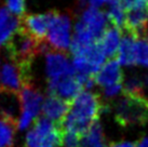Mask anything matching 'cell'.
Returning <instances> with one entry per match:
<instances>
[{
  "label": "cell",
  "mask_w": 148,
  "mask_h": 147,
  "mask_svg": "<svg viewBox=\"0 0 148 147\" xmlns=\"http://www.w3.org/2000/svg\"><path fill=\"white\" fill-rule=\"evenodd\" d=\"M108 109L101 95L91 91H82L73 102L63 127L66 132L82 136L94 122L99 121L101 115Z\"/></svg>",
  "instance_id": "obj_1"
},
{
  "label": "cell",
  "mask_w": 148,
  "mask_h": 147,
  "mask_svg": "<svg viewBox=\"0 0 148 147\" xmlns=\"http://www.w3.org/2000/svg\"><path fill=\"white\" fill-rule=\"evenodd\" d=\"M49 48L47 42L37 41L21 26L4 47L9 61L18 66L33 65L35 58Z\"/></svg>",
  "instance_id": "obj_2"
},
{
  "label": "cell",
  "mask_w": 148,
  "mask_h": 147,
  "mask_svg": "<svg viewBox=\"0 0 148 147\" xmlns=\"http://www.w3.org/2000/svg\"><path fill=\"white\" fill-rule=\"evenodd\" d=\"M115 119L124 129L148 123V100L146 96L123 94V98L115 105Z\"/></svg>",
  "instance_id": "obj_3"
},
{
  "label": "cell",
  "mask_w": 148,
  "mask_h": 147,
  "mask_svg": "<svg viewBox=\"0 0 148 147\" xmlns=\"http://www.w3.org/2000/svg\"><path fill=\"white\" fill-rule=\"evenodd\" d=\"M65 129L61 123L38 117L26 135V147H61L64 145Z\"/></svg>",
  "instance_id": "obj_4"
},
{
  "label": "cell",
  "mask_w": 148,
  "mask_h": 147,
  "mask_svg": "<svg viewBox=\"0 0 148 147\" xmlns=\"http://www.w3.org/2000/svg\"><path fill=\"white\" fill-rule=\"evenodd\" d=\"M48 45L52 50L66 53L70 50L71 36V19L68 14H63L58 11L49 12V30Z\"/></svg>",
  "instance_id": "obj_5"
},
{
  "label": "cell",
  "mask_w": 148,
  "mask_h": 147,
  "mask_svg": "<svg viewBox=\"0 0 148 147\" xmlns=\"http://www.w3.org/2000/svg\"><path fill=\"white\" fill-rule=\"evenodd\" d=\"M20 95L22 100V115L17 123V129L25 130L38 118V114L42 108L43 98L34 84L23 87L20 91Z\"/></svg>",
  "instance_id": "obj_6"
},
{
  "label": "cell",
  "mask_w": 148,
  "mask_h": 147,
  "mask_svg": "<svg viewBox=\"0 0 148 147\" xmlns=\"http://www.w3.org/2000/svg\"><path fill=\"white\" fill-rule=\"evenodd\" d=\"M48 89L49 94H53L71 103L82 91H84V87L77 74H75L71 76L48 80Z\"/></svg>",
  "instance_id": "obj_7"
},
{
  "label": "cell",
  "mask_w": 148,
  "mask_h": 147,
  "mask_svg": "<svg viewBox=\"0 0 148 147\" xmlns=\"http://www.w3.org/2000/svg\"><path fill=\"white\" fill-rule=\"evenodd\" d=\"M45 74L48 80L58 79V78L66 77L75 75V68L73 63H70L67 54L63 52H58L51 48L45 52Z\"/></svg>",
  "instance_id": "obj_8"
},
{
  "label": "cell",
  "mask_w": 148,
  "mask_h": 147,
  "mask_svg": "<svg viewBox=\"0 0 148 147\" xmlns=\"http://www.w3.org/2000/svg\"><path fill=\"white\" fill-rule=\"evenodd\" d=\"M21 115L22 100L20 92L0 87V118L17 124Z\"/></svg>",
  "instance_id": "obj_9"
},
{
  "label": "cell",
  "mask_w": 148,
  "mask_h": 147,
  "mask_svg": "<svg viewBox=\"0 0 148 147\" xmlns=\"http://www.w3.org/2000/svg\"><path fill=\"white\" fill-rule=\"evenodd\" d=\"M79 22L84 26V28L94 37L97 41L102 38L108 26L107 14L101 11L99 9L88 8L82 12Z\"/></svg>",
  "instance_id": "obj_10"
},
{
  "label": "cell",
  "mask_w": 148,
  "mask_h": 147,
  "mask_svg": "<svg viewBox=\"0 0 148 147\" xmlns=\"http://www.w3.org/2000/svg\"><path fill=\"white\" fill-rule=\"evenodd\" d=\"M21 27L39 42H45L49 30V12L21 17Z\"/></svg>",
  "instance_id": "obj_11"
},
{
  "label": "cell",
  "mask_w": 148,
  "mask_h": 147,
  "mask_svg": "<svg viewBox=\"0 0 148 147\" xmlns=\"http://www.w3.org/2000/svg\"><path fill=\"white\" fill-rule=\"evenodd\" d=\"M123 71L120 67L119 62L114 58L108 60L94 75L95 84L103 88L123 83Z\"/></svg>",
  "instance_id": "obj_12"
},
{
  "label": "cell",
  "mask_w": 148,
  "mask_h": 147,
  "mask_svg": "<svg viewBox=\"0 0 148 147\" xmlns=\"http://www.w3.org/2000/svg\"><path fill=\"white\" fill-rule=\"evenodd\" d=\"M69 108V102L58 98L53 94H49L43 101L41 111L43 114V117L52 120L53 122L63 124V121L68 114Z\"/></svg>",
  "instance_id": "obj_13"
},
{
  "label": "cell",
  "mask_w": 148,
  "mask_h": 147,
  "mask_svg": "<svg viewBox=\"0 0 148 147\" xmlns=\"http://www.w3.org/2000/svg\"><path fill=\"white\" fill-rule=\"evenodd\" d=\"M148 23V7L127 10L124 30L135 38H140Z\"/></svg>",
  "instance_id": "obj_14"
},
{
  "label": "cell",
  "mask_w": 148,
  "mask_h": 147,
  "mask_svg": "<svg viewBox=\"0 0 148 147\" xmlns=\"http://www.w3.org/2000/svg\"><path fill=\"white\" fill-rule=\"evenodd\" d=\"M21 26V19L4 7H0V49L11 40Z\"/></svg>",
  "instance_id": "obj_15"
},
{
  "label": "cell",
  "mask_w": 148,
  "mask_h": 147,
  "mask_svg": "<svg viewBox=\"0 0 148 147\" xmlns=\"http://www.w3.org/2000/svg\"><path fill=\"white\" fill-rule=\"evenodd\" d=\"M0 87L11 91H21L23 88V77L20 67L13 62H7L2 65L0 74Z\"/></svg>",
  "instance_id": "obj_16"
},
{
  "label": "cell",
  "mask_w": 148,
  "mask_h": 147,
  "mask_svg": "<svg viewBox=\"0 0 148 147\" xmlns=\"http://www.w3.org/2000/svg\"><path fill=\"white\" fill-rule=\"evenodd\" d=\"M122 39L121 29L117 28L115 26H109L104 33L102 38L99 39V45L103 49L104 53L106 54L107 58H114L117 57L118 50Z\"/></svg>",
  "instance_id": "obj_17"
},
{
  "label": "cell",
  "mask_w": 148,
  "mask_h": 147,
  "mask_svg": "<svg viewBox=\"0 0 148 147\" xmlns=\"http://www.w3.org/2000/svg\"><path fill=\"white\" fill-rule=\"evenodd\" d=\"M79 147H108L99 121L93 123L89 130L80 137Z\"/></svg>",
  "instance_id": "obj_18"
},
{
  "label": "cell",
  "mask_w": 148,
  "mask_h": 147,
  "mask_svg": "<svg viewBox=\"0 0 148 147\" xmlns=\"http://www.w3.org/2000/svg\"><path fill=\"white\" fill-rule=\"evenodd\" d=\"M136 39L137 38L127 32L122 35L121 43L117 54V61L119 62V64L123 66L134 65V45Z\"/></svg>",
  "instance_id": "obj_19"
},
{
  "label": "cell",
  "mask_w": 148,
  "mask_h": 147,
  "mask_svg": "<svg viewBox=\"0 0 148 147\" xmlns=\"http://www.w3.org/2000/svg\"><path fill=\"white\" fill-rule=\"evenodd\" d=\"M107 17L112 26L117 28H124L125 17H127V9L123 5L121 0H110L108 3Z\"/></svg>",
  "instance_id": "obj_20"
},
{
  "label": "cell",
  "mask_w": 148,
  "mask_h": 147,
  "mask_svg": "<svg viewBox=\"0 0 148 147\" xmlns=\"http://www.w3.org/2000/svg\"><path fill=\"white\" fill-rule=\"evenodd\" d=\"M17 124L0 118V147H13Z\"/></svg>",
  "instance_id": "obj_21"
},
{
  "label": "cell",
  "mask_w": 148,
  "mask_h": 147,
  "mask_svg": "<svg viewBox=\"0 0 148 147\" xmlns=\"http://www.w3.org/2000/svg\"><path fill=\"white\" fill-rule=\"evenodd\" d=\"M134 65L148 67V41L137 38L134 45Z\"/></svg>",
  "instance_id": "obj_22"
},
{
  "label": "cell",
  "mask_w": 148,
  "mask_h": 147,
  "mask_svg": "<svg viewBox=\"0 0 148 147\" xmlns=\"http://www.w3.org/2000/svg\"><path fill=\"white\" fill-rule=\"evenodd\" d=\"M123 94L127 95H138V96H145L144 95V84L142 78L132 76L123 83Z\"/></svg>",
  "instance_id": "obj_23"
},
{
  "label": "cell",
  "mask_w": 148,
  "mask_h": 147,
  "mask_svg": "<svg viewBox=\"0 0 148 147\" xmlns=\"http://www.w3.org/2000/svg\"><path fill=\"white\" fill-rule=\"evenodd\" d=\"M7 9L20 19L25 15V0H4Z\"/></svg>",
  "instance_id": "obj_24"
},
{
  "label": "cell",
  "mask_w": 148,
  "mask_h": 147,
  "mask_svg": "<svg viewBox=\"0 0 148 147\" xmlns=\"http://www.w3.org/2000/svg\"><path fill=\"white\" fill-rule=\"evenodd\" d=\"M121 91L123 92V83L107 87V88H103L102 94H103L104 98H115V96H117V95H118Z\"/></svg>",
  "instance_id": "obj_25"
},
{
  "label": "cell",
  "mask_w": 148,
  "mask_h": 147,
  "mask_svg": "<svg viewBox=\"0 0 148 147\" xmlns=\"http://www.w3.org/2000/svg\"><path fill=\"white\" fill-rule=\"evenodd\" d=\"M80 137L79 135L71 133V132H66L64 136V145L65 147H79L80 145Z\"/></svg>",
  "instance_id": "obj_26"
},
{
  "label": "cell",
  "mask_w": 148,
  "mask_h": 147,
  "mask_svg": "<svg viewBox=\"0 0 148 147\" xmlns=\"http://www.w3.org/2000/svg\"><path fill=\"white\" fill-rule=\"evenodd\" d=\"M121 1L127 9V11L131 9L148 7V0H121Z\"/></svg>",
  "instance_id": "obj_27"
},
{
  "label": "cell",
  "mask_w": 148,
  "mask_h": 147,
  "mask_svg": "<svg viewBox=\"0 0 148 147\" xmlns=\"http://www.w3.org/2000/svg\"><path fill=\"white\" fill-rule=\"evenodd\" d=\"M110 0H89V3H90L91 8L99 9L104 4H108Z\"/></svg>",
  "instance_id": "obj_28"
},
{
  "label": "cell",
  "mask_w": 148,
  "mask_h": 147,
  "mask_svg": "<svg viewBox=\"0 0 148 147\" xmlns=\"http://www.w3.org/2000/svg\"><path fill=\"white\" fill-rule=\"evenodd\" d=\"M108 147H136V145L131 142H115L108 145Z\"/></svg>",
  "instance_id": "obj_29"
},
{
  "label": "cell",
  "mask_w": 148,
  "mask_h": 147,
  "mask_svg": "<svg viewBox=\"0 0 148 147\" xmlns=\"http://www.w3.org/2000/svg\"><path fill=\"white\" fill-rule=\"evenodd\" d=\"M136 147H148V136H143L136 142Z\"/></svg>",
  "instance_id": "obj_30"
},
{
  "label": "cell",
  "mask_w": 148,
  "mask_h": 147,
  "mask_svg": "<svg viewBox=\"0 0 148 147\" xmlns=\"http://www.w3.org/2000/svg\"><path fill=\"white\" fill-rule=\"evenodd\" d=\"M142 80H143V84H144V89L146 88L148 90V73L146 75H144V77L142 78Z\"/></svg>",
  "instance_id": "obj_31"
},
{
  "label": "cell",
  "mask_w": 148,
  "mask_h": 147,
  "mask_svg": "<svg viewBox=\"0 0 148 147\" xmlns=\"http://www.w3.org/2000/svg\"><path fill=\"white\" fill-rule=\"evenodd\" d=\"M140 38H144L145 40L148 41V23H147V25H146V27H145L144 32L142 34V37H140Z\"/></svg>",
  "instance_id": "obj_32"
},
{
  "label": "cell",
  "mask_w": 148,
  "mask_h": 147,
  "mask_svg": "<svg viewBox=\"0 0 148 147\" xmlns=\"http://www.w3.org/2000/svg\"><path fill=\"white\" fill-rule=\"evenodd\" d=\"M80 2H81L82 4H84L86 2V0H80Z\"/></svg>",
  "instance_id": "obj_33"
}]
</instances>
